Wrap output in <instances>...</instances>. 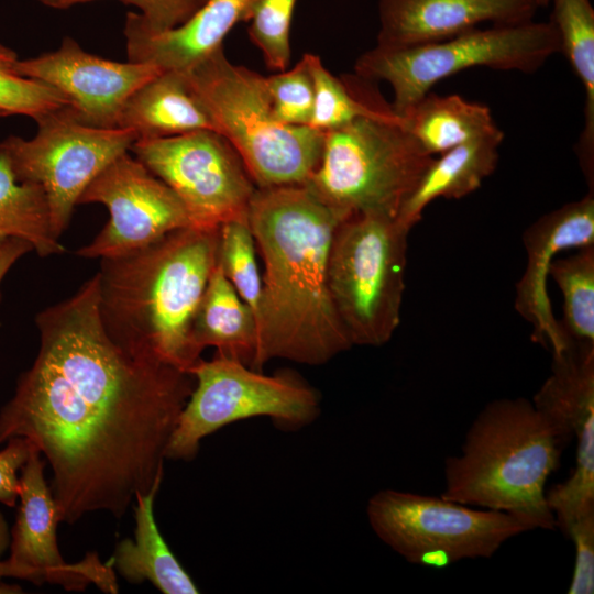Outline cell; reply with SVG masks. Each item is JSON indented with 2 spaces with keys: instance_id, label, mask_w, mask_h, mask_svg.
<instances>
[{
  "instance_id": "1",
  "label": "cell",
  "mask_w": 594,
  "mask_h": 594,
  "mask_svg": "<svg viewBox=\"0 0 594 594\" xmlns=\"http://www.w3.org/2000/svg\"><path fill=\"white\" fill-rule=\"evenodd\" d=\"M40 346L0 410V444L24 438L53 471L59 521L121 518L164 476L168 442L195 377L107 332L96 275L36 315Z\"/></svg>"
},
{
  "instance_id": "2",
  "label": "cell",
  "mask_w": 594,
  "mask_h": 594,
  "mask_svg": "<svg viewBox=\"0 0 594 594\" xmlns=\"http://www.w3.org/2000/svg\"><path fill=\"white\" fill-rule=\"evenodd\" d=\"M343 219L306 185L256 188L248 220L264 273L254 370L274 359L322 365L353 346L328 284L330 245Z\"/></svg>"
},
{
  "instance_id": "3",
  "label": "cell",
  "mask_w": 594,
  "mask_h": 594,
  "mask_svg": "<svg viewBox=\"0 0 594 594\" xmlns=\"http://www.w3.org/2000/svg\"><path fill=\"white\" fill-rule=\"evenodd\" d=\"M219 229H178L136 251L100 260L99 312L116 342L187 372L200 359L191 326L218 263Z\"/></svg>"
},
{
  "instance_id": "4",
  "label": "cell",
  "mask_w": 594,
  "mask_h": 594,
  "mask_svg": "<svg viewBox=\"0 0 594 594\" xmlns=\"http://www.w3.org/2000/svg\"><path fill=\"white\" fill-rule=\"evenodd\" d=\"M565 444L531 400H493L471 424L461 452L446 459L440 495L509 514L530 530H554L546 483Z\"/></svg>"
},
{
  "instance_id": "5",
  "label": "cell",
  "mask_w": 594,
  "mask_h": 594,
  "mask_svg": "<svg viewBox=\"0 0 594 594\" xmlns=\"http://www.w3.org/2000/svg\"><path fill=\"white\" fill-rule=\"evenodd\" d=\"M180 72L213 131L234 148L256 188L308 182L320 162L324 133L278 122L265 76L233 64L223 46Z\"/></svg>"
},
{
  "instance_id": "6",
  "label": "cell",
  "mask_w": 594,
  "mask_h": 594,
  "mask_svg": "<svg viewBox=\"0 0 594 594\" xmlns=\"http://www.w3.org/2000/svg\"><path fill=\"white\" fill-rule=\"evenodd\" d=\"M433 157L386 103L324 132L320 162L305 185L343 218L353 213L397 218Z\"/></svg>"
},
{
  "instance_id": "7",
  "label": "cell",
  "mask_w": 594,
  "mask_h": 594,
  "mask_svg": "<svg viewBox=\"0 0 594 594\" xmlns=\"http://www.w3.org/2000/svg\"><path fill=\"white\" fill-rule=\"evenodd\" d=\"M409 231L397 218L378 213H353L336 227L328 284L352 345H384L397 330Z\"/></svg>"
},
{
  "instance_id": "8",
  "label": "cell",
  "mask_w": 594,
  "mask_h": 594,
  "mask_svg": "<svg viewBox=\"0 0 594 594\" xmlns=\"http://www.w3.org/2000/svg\"><path fill=\"white\" fill-rule=\"evenodd\" d=\"M560 52L551 21L473 29L460 35L415 46L375 45L360 55L355 75L383 80L393 90V110L403 116L440 80L472 67L531 74Z\"/></svg>"
},
{
  "instance_id": "9",
  "label": "cell",
  "mask_w": 594,
  "mask_h": 594,
  "mask_svg": "<svg viewBox=\"0 0 594 594\" xmlns=\"http://www.w3.org/2000/svg\"><path fill=\"white\" fill-rule=\"evenodd\" d=\"M195 387L168 442L165 459L193 460L200 441L230 424L267 417L279 429L296 431L320 415L321 398L297 373L266 375L244 363L215 354L188 370Z\"/></svg>"
},
{
  "instance_id": "10",
  "label": "cell",
  "mask_w": 594,
  "mask_h": 594,
  "mask_svg": "<svg viewBox=\"0 0 594 594\" xmlns=\"http://www.w3.org/2000/svg\"><path fill=\"white\" fill-rule=\"evenodd\" d=\"M366 516L375 535L407 562L440 569L491 558L506 541L530 531L503 512L389 488L371 496Z\"/></svg>"
},
{
  "instance_id": "11",
  "label": "cell",
  "mask_w": 594,
  "mask_h": 594,
  "mask_svg": "<svg viewBox=\"0 0 594 594\" xmlns=\"http://www.w3.org/2000/svg\"><path fill=\"white\" fill-rule=\"evenodd\" d=\"M33 138L0 141L18 182L42 187L53 233L59 239L89 184L138 140L129 129L96 128L65 105L35 120Z\"/></svg>"
},
{
  "instance_id": "12",
  "label": "cell",
  "mask_w": 594,
  "mask_h": 594,
  "mask_svg": "<svg viewBox=\"0 0 594 594\" xmlns=\"http://www.w3.org/2000/svg\"><path fill=\"white\" fill-rule=\"evenodd\" d=\"M130 151L184 205L191 227L248 219L256 186L234 148L212 130L136 140Z\"/></svg>"
},
{
  "instance_id": "13",
  "label": "cell",
  "mask_w": 594,
  "mask_h": 594,
  "mask_svg": "<svg viewBox=\"0 0 594 594\" xmlns=\"http://www.w3.org/2000/svg\"><path fill=\"white\" fill-rule=\"evenodd\" d=\"M84 204H101L109 212L102 230L76 252L87 258L121 256L172 231L191 227L176 194L129 152L89 184L78 201Z\"/></svg>"
},
{
  "instance_id": "14",
  "label": "cell",
  "mask_w": 594,
  "mask_h": 594,
  "mask_svg": "<svg viewBox=\"0 0 594 594\" xmlns=\"http://www.w3.org/2000/svg\"><path fill=\"white\" fill-rule=\"evenodd\" d=\"M42 454L32 447L20 476V507L11 530L8 561L21 570L25 580L51 582L68 591H82L89 583L117 593L112 564L101 563L96 553L78 563H66L57 546V507L44 480Z\"/></svg>"
},
{
  "instance_id": "15",
  "label": "cell",
  "mask_w": 594,
  "mask_h": 594,
  "mask_svg": "<svg viewBox=\"0 0 594 594\" xmlns=\"http://www.w3.org/2000/svg\"><path fill=\"white\" fill-rule=\"evenodd\" d=\"M19 72L58 91L80 121L118 128L127 99L162 68L143 63L116 62L86 52L66 36L55 51L19 59Z\"/></svg>"
},
{
  "instance_id": "16",
  "label": "cell",
  "mask_w": 594,
  "mask_h": 594,
  "mask_svg": "<svg viewBox=\"0 0 594 594\" xmlns=\"http://www.w3.org/2000/svg\"><path fill=\"white\" fill-rule=\"evenodd\" d=\"M522 243L527 262L516 285L515 309L532 326V341L557 353L570 339L552 311L549 267L560 252L594 244V191L537 219L525 230Z\"/></svg>"
},
{
  "instance_id": "17",
  "label": "cell",
  "mask_w": 594,
  "mask_h": 594,
  "mask_svg": "<svg viewBox=\"0 0 594 594\" xmlns=\"http://www.w3.org/2000/svg\"><path fill=\"white\" fill-rule=\"evenodd\" d=\"M536 0H380L376 45L406 47L443 41L484 22L531 21Z\"/></svg>"
},
{
  "instance_id": "18",
  "label": "cell",
  "mask_w": 594,
  "mask_h": 594,
  "mask_svg": "<svg viewBox=\"0 0 594 594\" xmlns=\"http://www.w3.org/2000/svg\"><path fill=\"white\" fill-rule=\"evenodd\" d=\"M534 406L563 441L576 440L575 466L568 481L594 486V343L570 340L552 353L551 373L532 398Z\"/></svg>"
},
{
  "instance_id": "19",
  "label": "cell",
  "mask_w": 594,
  "mask_h": 594,
  "mask_svg": "<svg viewBox=\"0 0 594 594\" xmlns=\"http://www.w3.org/2000/svg\"><path fill=\"white\" fill-rule=\"evenodd\" d=\"M251 1L207 0L186 23L164 32L145 29L134 12H128L123 28L128 61L185 70L223 46L231 30L245 22Z\"/></svg>"
},
{
  "instance_id": "20",
  "label": "cell",
  "mask_w": 594,
  "mask_h": 594,
  "mask_svg": "<svg viewBox=\"0 0 594 594\" xmlns=\"http://www.w3.org/2000/svg\"><path fill=\"white\" fill-rule=\"evenodd\" d=\"M118 128L132 130L138 140L164 139L212 130L211 121L180 70H162L125 101Z\"/></svg>"
},
{
  "instance_id": "21",
  "label": "cell",
  "mask_w": 594,
  "mask_h": 594,
  "mask_svg": "<svg viewBox=\"0 0 594 594\" xmlns=\"http://www.w3.org/2000/svg\"><path fill=\"white\" fill-rule=\"evenodd\" d=\"M503 140L504 133L499 130L433 157L403 205L397 220L411 230L436 199H461L475 191L494 173Z\"/></svg>"
},
{
  "instance_id": "22",
  "label": "cell",
  "mask_w": 594,
  "mask_h": 594,
  "mask_svg": "<svg viewBox=\"0 0 594 594\" xmlns=\"http://www.w3.org/2000/svg\"><path fill=\"white\" fill-rule=\"evenodd\" d=\"M191 342L198 355L207 346H212L216 354L254 367L258 348L256 318L224 276L219 263L211 272L197 307Z\"/></svg>"
},
{
  "instance_id": "23",
  "label": "cell",
  "mask_w": 594,
  "mask_h": 594,
  "mask_svg": "<svg viewBox=\"0 0 594 594\" xmlns=\"http://www.w3.org/2000/svg\"><path fill=\"white\" fill-rule=\"evenodd\" d=\"M160 486L135 497L134 540L127 538L117 546L112 566L130 583L148 581L164 594H197L198 587L157 528L153 506Z\"/></svg>"
},
{
  "instance_id": "24",
  "label": "cell",
  "mask_w": 594,
  "mask_h": 594,
  "mask_svg": "<svg viewBox=\"0 0 594 594\" xmlns=\"http://www.w3.org/2000/svg\"><path fill=\"white\" fill-rule=\"evenodd\" d=\"M402 117L406 129L430 156L501 130L487 106L459 95L429 91Z\"/></svg>"
},
{
  "instance_id": "25",
  "label": "cell",
  "mask_w": 594,
  "mask_h": 594,
  "mask_svg": "<svg viewBox=\"0 0 594 594\" xmlns=\"http://www.w3.org/2000/svg\"><path fill=\"white\" fill-rule=\"evenodd\" d=\"M551 23L560 52L569 61L585 91L584 129L578 143L580 166L594 189V9L590 0H550Z\"/></svg>"
},
{
  "instance_id": "26",
  "label": "cell",
  "mask_w": 594,
  "mask_h": 594,
  "mask_svg": "<svg viewBox=\"0 0 594 594\" xmlns=\"http://www.w3.org/2000/svg\"><path fill=\"white\" fill-rule=\"evenodd\" d=\"M0 235L28 241L42 257L62 254L65 248L53 233L41 186L16 180L0 144Z\"/></svg>"
},
{
  "instance_id": "27",
  "label": "cell",
  "mask_w": 594,
  "mask_h": 594,
  "mask_svg": "<svg viewBox=\"0 0 594 594\" xmlns=\"http://www.w3.org/2000/svg\"><path fill=\"white\" fill-rule=\"evenodd\" d=\"M314 82V110L309 127L322 133L339 129L355 119L375 113L386 102L354 75L346 81L332 75L321 58L311 53L302 55Z\"/></svg>"
},
{
  "instance_id": "28",
  "label": "cell",
  "mask_w": 594,
  "mask_h": 594,
  "mask_svg": "<svg viewBox=\"0 0 594 594\" xmlns=\"http://www.w3.org/2000/svg\"><path fill=\"white\" fill-rule=\"evenodd\" d=\"M549 277L563 297V333L580 342L594 343V244L579 248L565 257L554 258Z\"/></svg>"
},
{
  "instance_id": "29",
  "label": "cell",
  "mask_w": 594,
  "mask_h": 594,
  "mask_svg": "<svg viewBox=\"0 0 594 594\" xmlns=\"http://www.w3.org/2000/svg\"><path fill=\"white\" fill-rule=\"evenodd\" d=\"M256 253L248 219L232 220L220 227L218 263L237 294L257 319L262 298V274Z\"/></svg>"
},
{
  "instance_id": "30",
  "label": "cell",
  "mask_w": 594,
  "mask_h": 594,
  "mask_svg": "<svg viewBox=\"0 0 594 594\" xmlns=\"http://www.w3.org/2000/svg\"><path fill=\"white\" fill-rule=\"evenodd\" d=\"M298 0H252L245 22L249 36L267 68L285 70L290 64V30Z\"/></svg>"
},
{
  "instance_id": "31",
  "label": "cell",
  "mask_w": 594,
  "mask_h": 594,
  "mask_svg": "<svg viewBox=\"0 0 594 594\" xmlns=\"http://www.w3.org/2000/svg\"><path fill=\"white\" fill-rule=\"evenodd\" d=\"M19 57L0 42V111L22 114L34 121L63 107L67 100L54 88L23 76L18 69Z\"/></svg>"
},
{
  "instance_id": "32",
  "label": "cell",
  "mask_w": 594,
  "mask_h": 594,
  "mask_svg": "<svg viewBox=\"0 0 594 594\" xmlns=\"http://www.w3.org/2000/svg\"><path fill=\"white\" fill-rule=\"evenodd\" d=\"M275 119L286 125H308L314 110V82L304 57L292 68L266 76Z\"/></svg>"
},
{
  "instance_id": "33",
  "label": "cell",
  "mask_w": 594,
  "mask_h": 594,
  "mask_svg": "<svg viewBox=\"0 0 594 594\" xmlns=\"http://www.w3.org/2000/svg\"><path fill=\"white\" fill-rule=\"evenodd\" d=\"M97 0H45L44 6L67 9ZM138 9L135 16L147 30L164 32L186 23L207 0H119Z\"/></svg>"
},
{
  "instance_id": "34",
  "label": "cell",
  "mask_w": 594,
  "mask_h": 594,
  "mask_svg": "<svg viewBox=\"0 0 594 594\" xmlns=\"http://www.w3.org/2000/svg\"><path fill=\"white\" fill-rule=\"evenodd\" d=\"M566 538L574 544L575 559L569 594L594 592V513L579 518L569 529Z\"/></svg>"
},
{
  "instance_id": "35",
  "label": "cell",
  "mask_w": 594,
  "mask_h": 594,
  "mask_svg": "<svg viewBox=\"0 0 594 594\" xmlns=\"http://www.w3.org/2000/svg\"><path fill=\"white\" fill-rule=\"evenodd\" d=\"M32 446L24 438H12L7 441V447L0 451V503L14 507L20 494V477L18 472L22 470L29 459Z\"/></svg>"
},
{
  "instance_id": "36",
  "label": "cell",
  "mask_w": 594,
  "mask_h": 594,
  "mask_svg": "<svg viewBox=\"0 0 594 594\" xmlns=\"http://www.w3.org/2000/svg\"><path fill=\"white\" fill-rule=\"evenodd\" d=\"M33 251V246L16 237L0 235V284L9 270L22 256Z\"/></svg>"
},
{
  "instance_id": "37",
  "label": "cell",
  "mask_w": 594,
  "mask_h": 594,
  "mask_svg": "<svg viewBox=\"0 0 594 594\" xmlns=\"http://www.w3.org/2000/svg\"><path fill=\"white\" fill-rule=\"evenodd\" d=\"M7 576L25 580L24 573L11 564L8 560L3 562L0 561V579Z\"/></svg>"
},
{
  "instance_id": "38",
  "label": "cell",
  "mask_w": 594,
  "mask_h": 594,
  "mask_svg": "<svg viewBox=\"0 0 594 594\" xmlns=\"http://www.w3.org/2000/svg\"><path fill=\"white\" fill-rule=\"evenodd\" d=\"M9 542H10V536H9L8 524L3 515L0 513V557L7 550Z\"/></svg>"
},
{
  "instance_id": "39",
  "label": "cell",
  "mask_w": 594,
  "mask_h": 594,
  "mask_svg": "<svg viewBox=\"0 0 594 594\" xmlns=\"http://www.w3.org/2000/svg\"><path fill=\"white\" fill-rule=\"evenodd\" d=\"M21 592L22 588L19 585L0 583V594H15Z\"/></svg>"
},
{
  "instance_id": "40",
  "label": "cell",
  "mask_w": 594,
  "mask_h": 594,
  "mask_svg": "<svg viewBox=\"0 0 594 594\" xmlns=\"http://www.w3.org/2000/svg\"><path fill=\"white\" fill-rule=\"evenodd\" d=\"M549 1H550V0H536V2H537V4H538L539 8H540V7H546V6H548V4H549Z\"/></svg>"
},
{
  "instance_id": "41",
  "label": "cell",
  "mask_w": 594,
  "mask_h": 594,
  "mask_svg": "<svg viewBox=\"0 0 594 594\" xmlns=\"http://www.w3.org/2000/svg\"><path fill=\"white\" fill-rule=\"evenodd\" d=\"M4 117H8V114L4 113V112H2V111H0V119H1V118H4Z\"/></svg>"
},
{
  "instance_id": "42",
  "label": "cell",
  "mask_w": 594,
  "mask_h": 594,
  "mask_svg": "<svg viewBox=\"0 0 594 594\" xmlns=\"http://www.w3.org/2000/svg\"><path fill=\"white\" fill-rule=\"evenodd\" d=\"M37 1L41 2V3L43 4V2H44L45 0H37Z\"/></svg>"
}]
</instances>
